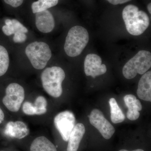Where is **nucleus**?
Here are the masks:
<instances>
[{
  "label": "nucleus",
  "instance_id": "1",
  "mask_svg": "<svg viewBox=\"0 0 151 151\" xmlns=\"http://www.w3.org/2000/svg\"><path fill=\"white\" fill-rule=\"evenodd\" d=\"M122 17L127 31L132 35L142 34L150 25V18L147 14L139 10L134 5L126 6L122 12Z\"/></svg>",
  "mask_w": 151,
  "mask_h": 151
},
{
  "label": "nucleus",
  "instance_id": "2",
  "mask_svg": "<svg viewBox=\"0 0 151 151\" xmlns=\"http://www.w3.org/2000/svg\"><path fill=\"white\" fill-rule=\"evenodd\" d=\"M64 70L59 66L47 68L41 75L42 84L45 91L54 98H58L63 93L62 84L65 79Z\"/></svg>",
  "mask_w": 151,
  "mask_h": 151
},
{
  "label": "nucleus",
  "instance_id": "3",
  "mask_svg": "<svg viewBox=\"0 0 151 151\" xmlns=\"http://www.w3.org/2000/svg\"><path fill=\"white\" fill-rule=\"evenodd\" d=\"M89 40V35L86 29L76 26L70 29L65 38L64 49L68 56L74 57L81 54Z\"/></svg>",
  "mask_w": 151,
  "mask_h": 151
},
{
  "label": "nucleus",
  "instance_id": "4",
  "mask_svg": "<svg viewBox=\"0 0 151 151\" xmlns=\"http://www.w3.org/2000/svg\"><path fill=\"white\" fill-rule=\"evenodd\" d=\"M151 66V52L141 50L126 63L122 72L125 78L131 79L136 77L137 74L143 75Z\"/></svg>",
  "mask_w": 151,
  "mask_h": 151
},
{
  "label": "nucleus",
  "instance_id": "5",
  "mask_svg": "<svg viewBox=\"0 0 151 151\" xmlns=\"http://www.w3.org/2000/svg\"><path fill=\"white\" fill-rule=\"evenodd\" d=\"M25 52L33 67L37 70L45 68L52 57L49 46L43 42L35 41L30 43Z\"/></svg>",
  "mask_w": 151,
  "mask_h": 151
},
{
  "label": "nucleus",
  "instance_id": "6",
  "mask_svg": "<svg viewBox=\"0 0 151 151\" xmlns=\"http://www.w3.org/2000/svg\"><path fill=\"white\" fill-rule=\"evenodd\" d=\"M24 98L23 87L17 83H12L6 87L4 95L1 98V102L9 111L17 112L20 109Z\"/></svg>",
  "mask_w": 151,
  "mask_h": 151
},
{
  "label": "nucleus",
  "instance_id": "7",
  "mask_svg": "<svg viewBox=\"0 0 151 151\" xmlns=\"http://www.w3.org/2000/svg\"><path fill=\"white\" fill-rule=\"evenodd\" d=\"M54 123L63 139L68 142L70 133L76 125L75 117L73 113L68 111L60 112L55 117Z\"/></svg>",
  "mask_w": 151,
  "mask_h": 151
},
{
  "label": "nucleus",
  "instance_id": "8",
  "mask_svg": "<svg viewBox=\"0 0 151 151\" xmlns=\"http://www.w3.org/2000/svg\"><path fill=\"white\" fill-rule=\"evenodd\" d=\"M88 117L90 124L99 131L103 137L106 139H109L112 137L115 132V128L105 119L100 110L94 109Z\"/></svg>",
  "mask_w": 151,
  "mask_h": 151
},
{
  "label": "nucleus",
  "instance_id": "9",
  "mask_svg": "<svg viewBox=\"0 0 151 151\" xmlns=\"http://www.w3.org/2000/svg\"><path fill=\"white\" fill-rule=\"evenodd\" d=\"M84 69L86 76H91L93 78L103 75L107 71L106 66L102 64L101 58L93 53L87 55L85 58Z\"/></svg>",
  "mask_w": 151,
  "mask_h": 151
},
{
  "label": "nucleus",
  "instance_id": "10",
  "mask_svg": "<svg viewBox=\"0 0 151 151\" xmlns=\"http://www.w3.org/2000/svg\"><path fill=\"white\" fill-rule=\"evenodd\" d=\"M4 134L7 137L17 139H23L29 134V130L24 122L11 121L6 123L3 129Z\"/></svg>",
  "mask_w": 151,
  "mask_h": 151
},
{
  "label": "nucleus",
  "instance_id": "11",
  "mask_svg": "<svg viewBox=\"0 0 151 151\" xmlns=\"http://www.w3.org/2000/svg\"><path fill=\"white\" fill-rule=\"evenodd\" d=\"M35 24L38 30L43 33L52 31L55 26L54 17L48 10L35 14Z\"/></svg>",
  "mask_w": 151,
  "mask_h": 151
},
{
  "label": "nucleus",
  "instance_id": "12",
  "mask_svg": "<svg viewBox=\"0 0 151 151\" xmlns=\"http://www.w3.org/2000/svg\"><path fill=\"white\" fill-rule=\"evenodd\" d=\"M124 101L128 111L127 117L131 121H135L139 117V111L142 109V106L140 101L137 100L134 95L127 94L124 97Z\"/></svg>",
  "mask_w": 151,
  "mask_h": 151
},
{
  "label": "nucleus",
  "instance_id": "13",
  "mask_svg": "<svg viewBox=\"0 0 151 151\" xmlns=\"http://www.w3.org/2000/svg\"><path fill=\"white\" fill-rule=\"evenodd\" d=\"M137 94L141 100L151 102V71H147L143 74L138 84Z\"/></svg>",
  "mask_w": 151,
  "mask_h": 151
},
{
  "label": "nucleus",
  "instance_id": "14",
  "mask_svg": "<svg viewBox=\"0 0 151 151\" xmlns=\"http://www.w3.org/2000/svg\"><path fill=\"white\" fill-rule=\"evenodd\" d=\"M85 133L84 125L81 123L76 124L75 127L70 133L67 151H77L80 142Z\"/></svg>",
  "mask_w": 151,
  "mask_h": 151
},
{
  "label": "nucleus",
  "instance_id": "15",
  "mask_svg": "<svg viewBox=\"0 0 151 151\" xmlns=\"http://www.w3.org/2000/svg\"><path fill=\"white\" fill-rule=\"evenodd\" d=\"M30 151H57L55 146L44 136L38 137L33 141L30 147Z\"/></svg>",
  "mask_w": 151,
  "mask_h": 151
},
{
  "label": "nucleus",
  "instance_id": "16",
  "mask_svg": "<svg viewBox=\"0 0 151 151\" xmlns=\"http://www.w3.org/2000/svg\"><path fill=\"white\" fill-rule=\"evenodd\" d=\"M111 110V118L112 122L115 124L124 122L125 116L118 105L115 98H111L109 101Z\"/></svg>",
  "mask_w": 151,
  "mask_h": 151
},
{
  "label": "nucleus",
  "instance_id": "17",
  "mask_svg": "<svg viewBox=\"0 0 151 151\" xmlns=\"http://www.w3.org/2000/svg\"><path fill=\"white\" fill-rule=\"evenodd\" d=\"M9 64L8 52L4 45H0V77L5 75L8 70Z\"/></svg>",
  "mask_w": 151,
  "mask_h": 151
},
{
  "label": "nucleus",
  "instance_id": "18",
  "mask_svg": "<svg viewBox=\"0 0 151 151\" xmlns=\"http://www.w3.org/2000/svg\"><path fill=\"white\" fill-rule=\"evenodd\" d=\"M59 0H38L32 5V9L34 14L47 10L58 4Z\"/></svg>",
  "mask_w": 151,
  "mask_h": 151
},
{
  "label": "nucleus",
  "instance_id": "19",
  "mask_svg": "<svg viewBox=\"0 0 151 151\" xmlns=\"http://www.w3.org/2000/svg\"><path fill=\"white\" fill-rule=\"evenodd\" d=\"M33 104V103H32ZM47 102L46 98L42 96H39L36 98L33 104L35 115H42L47 112Z\"/></svg>",
  "mask_w": 151,
  "mask_h": 151
},
{
  "label": "nucleus",
  "instance_id": "20",
  "mask_svg": "<svg viewBox=\"0 0 151 151\" xmlns=\"http://www.w3.org/2000/svg\"><path fill=\"white\" fill-rule=\"evenodd\" d=\"M12 25L13 26L14 29L15 33L16 32H19L26 34L28 32L27 29L17 20L13 19H12Z\"/></svg>",
  "mask_w": 151,
  "mask_h": 151
},
{
  "label": "nucleus",
  "instance_id": "21",
  "mask_svg": "<svg viewBox=\"0 0 151 151\" xmlns=\"http://www.w3.org/2000/svg\"><path fill=\"white\" fill-rule=\"evenodd\" d=\"M22 111L23 113L28 116H34L33 104L29 102H25L22 106Z\"/></svg>",
  "mask_w": 151,
  "mask_h": 151
},
{
  "label": "nucleus",
  "instance_id": "22",
  "mask_svg": "<svg viewBox=\"0 0 151 151\" xmlns=\"http://www.w3.org/2000/svg\"><path fill=\"white\" fill-rule=\"evenodd\" d=\"M27 36L24 33L16 32L14 34L13 41L15 43H23L26 40Z\"/></svg>",
  "mask_w": 151,
  "mask_h": 151
},
{
  "label": "nucleus",
  "instance_id": "23",
  "mask_svg": "<svg viewBox=\"0 0 151 151\" xmlns=\"http://www.w3.org/2000/svg\"><path fill=\"white\" fill-rule=\"evenodd\" d=\"M2 30L4 34L6 36L12 35L14 34L15 33V31L13 26L12 24L11 25L8 26L5 25L3 26L2 28Z\"/></svg>",
  "mask_w": 151,
  "mask_h": 151
},
{
  "label": "nucleus",
  "instance_id": "24",
  "mask_svg": "<svg viewBox=\"0 0 151 151\" xmlns=\"http://www.w3.org/2000/svg\"><path fill=\"white\" fill-rule=\"evenodd\" d=\"M4 1L7 4L14 8H17L21 5L24 0H4Z\"/></svg>",
  "mask_w": 151,
  "mask_h": 151
},
{
  "label": "nucleus",
  "instance_id": "25",
  "mask_svg": "<svg viewBox=\"0 0 151 151\" xmlns=\"http://www.w3.org/2000/svg\"><path fill=\"white\" fill-rule=\"evenodd\" d=\"M106 1H108V2L112 4L117 5L125 4L130 1L132 0H106Z\"/></svg>",
  "mask_w": 151,
  "mask_h": 151
},
{
  "label": "nucleus",
  "instance_id": "26",
  "mask_svg": "<svg viewBox=\"0 0 151 151\" xmlns=\"http://www.w3.org/2000/svg\"><path fill=\"white\" fill-rule=\"evenodd\" d=\"M5 119V114L2 108L0 106V125H2L4 122Z\"/></svg>",
  "mask_w": 151,
  "mask_h": 151
},
{
  "label": "nucleus",
  "instance_id": "27",
  "mask_svg": "<svg viewBox=\"0 0 151 151\" xmlns=\"http://www.w3.org/2000/svg\"><path fill=\"white\" fill-rule=\"evenodd\" d=\"M147 8L148 11L149 13L151 14V3H149L147 6Z\"/></svg>",
  "mask_w": 151,
  "mask_h": 151
},
{
  "label": "nucleus",
  "instance_id": "28",
  "mask_svg": "<svg viewBox=\"0 0 151 151\" xmlns=\"http://www.w3.org/2000/svg\"><path fill=\"white\" fill-rule=\"evenodd\" d=\"M119 151H145L143 150H142V149H137V150H134L133 151H128L127 150H120Z\"/></svg>",
  "mask_w": 151,
  "mask_h": 151
},
{
  "label": "nucleus",
  "instance_id": "29",
  "mask_svg": "<svg viewBox=\"0 0 151 151\" xmlns=\"http://www.w3.org/2000/svg\"><path fill=\"white\" fill-rule=\"evenodd\" d=\"M0 151H6L4 150H0Z\"/></svg>",
  "mask_w": 151,
  "mask_h": 151
}]
</instances>
